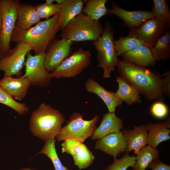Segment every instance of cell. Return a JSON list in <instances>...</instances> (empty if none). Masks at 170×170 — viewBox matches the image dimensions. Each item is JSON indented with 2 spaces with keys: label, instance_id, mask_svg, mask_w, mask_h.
<instances>
[{
  "label": "cell",
  "instance_id": "cell-1",
  "mask_svg": "<svg viewBox=\"0 0 170 170\" xmlns=\"http://www.w3.org/2000/svg\"><path fill=\"white\" fill-rule=\"evenodd\" d=\"M117 67L120 76L134 87L140 95L149 100H164L162 75L122 60L120 61Z\"/></svg>",
  "mask_w": 170,
  "mask_h": 170
},
{
  "label": "cell",
  "instance_id": "cell-2",
  "mask_svg": "<svg viewBox=\"0 0 170 170\" xmlns=\"http://www.w3.org/2000/svg\"><path fill=\"white\" fill-rule=\"evenodd\" d=\"M58 19L59 13L51 18L40 21L26 30L15 26L11 42L26 43L31 48L35 55L44 53L50 42L60 30Z\"/></svg>",
  "mask_w": 170,
  "mask_h": 170
},
{
  "label": "cell",
  "instance_id": "cell-3",
  "mask_svg": "<svg viewBox=\"0 0 170 170\" xmlns=\"http://www.w3.org/2000/svg\"><path fill=\"white\" fill-rule=\"evenodd\" d=\"M65 121L62 113L50 105L42 103L31 114L30 130L34 136L46 141L55 137Z\"/></svg>",
  "mask_w": 170,
  "mask_h": 170
},
{
  "label": "cell",
  "instance_id": "cell-4",
  "mask_svg": "<svg viewBox=\"0 0 170 170\" xmlns=\"http://www.w3.org/2000/svg\"><path fill=\"white\" fill-rule=\"evenodd\" d=\"M114 32L110 23L105 21L101 36L93 41L97 51L98 67L103 71V78H110L111 73L118 66L120 60L115 49Z\"/></svg>",
  "mask_w": 170,
  "mask_h": 170
},
{
  "label": "cell",
  "instance_id": "cell-5",
  "mask_svg": "<svg viewBox=\"0 0 170 170\" xmlns=\"http://www.w3.org/2000/svg\"><path fill=\"white\" fill-rule=\"evenodd\" d=\"M104 28L96 21L82 12L71 21L60 35L72 42L94 41L101 35Z\"/></svg>",
  "mask_w": 170,
  "mask_h": 170
},
{
  "label": "cell",
  "instance_id": "cell-6",
  "mask_svg": "<svg viewBox=\"0 0 170 170\" xmlns=\"http://www.w3.org/2000/svg\"><path fill=\"white\" fill-rule=\"evenodd\" d=\"M80 113L74 112L66 121V125L62 127L55 138L59 141L73 139L82 143L91 136L96 128V123L99 116L95 114L94 118L89 120H84Z\"/></svg>",
  "mask_w": 170,
  "mask_h": 170
},
{
  "label": "cell",
  "instance_id": "cell-7",
  "mask_svg": "<svg viewBox=\"0 0 170 170\" xmlns=\"http://www.w3.org/2000/svg\"><path fill=\"white\" fill-rule=\"evenodd\" d=\"M19 0H0L2 25L0 35V60L11 49L10 43L17 20Z\"/></svg>",
  "mask_w": 170,
  "mask_h": 170
},
{
  "label": "cell",
  "instance_id": "cell-8",
  "mask_svg": "<svg viewBox=\"0 0 170 170\" xmlns=\"http://www.w3.org/2000/svg\"><path fill=\"white\" fill-rule=\"evenodd\" d=\"M170 27V16L153 18L146 20L139 26L130 29L128 35L142 41L152 48L158 39Z\"/></svg>",
  "mask_w": 170,
  "mask_h": 170
},
{
  "label": "cell",
  "instance_id": "cell-9",
  "mask_svg": "<svg viewBox=\"0 0 170 170\" xmlns=\"http://www.w3.org/2000/svg\"><path fill=\"white\" fill-rule=\"evenodd\" d=\"M91 59L90 51L79 48L50 72L51 76L56 78L76 77L89 66Z\"/></svg>",
  "mask_w": 170,
  "mask_h": 170
},
{
  "label": "cell",
  "instance_id": "cell-10",
  "mask_svg": "<svg viewBox=\"0 0 170 170\" xmlns=\"http://www.w3.org/2000/svg\"><path fill=\"white\" fill-rule=\"evenodd\" d=\"M24 65L25 73L23 76L29 80L31 86L45 88L50 84L52 77L50 72L46 69L44 53L33 55L30 52L27 54Z\"/></svg>",
  "mask_w": 170,
  "mask_h": 170
},
{
  "label": "cell",
  "instance_id": "cell-11",
  "mask_svg": "<svg viewBox=\"0 0 170 170\" xmlns=\"http://www.w3.org/2000/svg\"><path fill=\"white\" fill-rule=\"evenodd\" d=\"M16 43L15 46L0 60V71L4 72V76H21L25 57L27 53L32 50L24 42Z\"/></svg>",
  "mask_w": 170,
  "mask_h": 170
},
{
  "label": "cell",
  "instance_id": "cell-12",
  "mask_svg": "<svg viewBox=\"0 0 170 170\" xmlns=\"http://www.w3.org/2000/svg\"><path fill=\"white\" fill-rule=\"evenodd\" d=\"M73 42L65 38L52 39L45 52V66L49 72L58 66L72 53Z\"/></svg>",
  "mask_w": 170,
  "mask_h": 170
},
{
  "label": "cell",
  "instance_id": "cell-13",
  "mask_svg": "<svg viewBox=\"0 0 170 170\" xmlns=\"http://www.w3.org/2000/svg\"><path fill=\"white\" fill-rule=\"evenodd\" d=\"M62 152L71 155L74 164L81 170L89 167L95 158L93 152L87 145L73 139H68L61 144Z\"/></svg>",
  "mask_w": 170,
  "mask_h": 170
},
{
  "label": "cell",
  "instance_id": "cell-14",
  "mask_svg": "<svg viewBox=\"0 0 170 170\" xmlns=\"http://www.w3.org/2000/svg\"><path fill=\"white\" fill-rule=\"evenodd\" d=\"M114 14L121 19L123 24L130 29L137 27L147 20L154 18L151 11L127 10L114 2H112L111 8L107 9V14Z\"/></svg>",
  "mask_w": 170,
  "mask_h": 170
},
{
  "label": "cell",
  "instance_id": "cell-15",
  "mask_svg": "<svg viewBox=\"0 0 170 170\" xmlns=\"http://www.w3.org/2000/svg\"><path fill=\"white\" fill-rule=\"evenodd\" d=\"M127 147L126 140L120 131L97 140L94 148L115 158L125 152Z\"/></svg>",
  "mask_w": 170,
  "mask_h": 170
},
{
  "label": "cell",
  "instance_id": "cell-16",
  "mask_svg": "<svg viewBox=\"0 0 170 170\" xmlns=\"http://www.w3.org/2000/svg\"><path fill=\"white\" fill-rule=\"evenodd\" d=\"M121 57L122 61L146 68L154 65L156 63L152 48L145 44H141Z\"/></svg>",
  "mask_w": 170,
  "mask_h": 170
},
{
  "label": "cell",
  "instance_id": "cell-17",
  "mask_svg": "<svg viewBox=\"0 0 170 170\" xmlns=\"http://www.w3.org/2000/svg\"><path fill=\"white\" fill-rule=\"evenodd\" d=\"M84 87L88 92L97 95L103 101L109 113H115L116 108L122 103L115 92L106 90L92 78H88L85 82Z\"/></svg>",
  "mask_w": 170,
  "mask_h": 170
},
{
  "label": "cell",
  "instance_id": "cell-18",
  "mask_svg": "<svg viewBox=\"0 0 170 170\" xmlns=\"http://www.w3.org/2000/svg\"><path fill=\"white\" fill-rule=\"evenodd\" d=\"M0 85L14 100L21 101L26 96L31 83L23 75L16 78L8 76L0 80Z\"/></svg>",
  "mask_w": 170,
  "mask_h": 170
},
{
  "label": "cell",
  "instance_id": "cell-19",
  "mask_svg": "<svg viewBox=\"0 0 170 170\" xmlns=\"http://www.w3.org/2000/svg\"><path fill=\"white\" fill-rule=\"evenodd\" d=\"M122 132L127 143L125 153L133 150L136 154L147 144L148 133L144 124L135 126L133 129H124Z\"/></svg>",
  "mask_w": 170,
  "mask_h": 170
},
{
  "label": "cell",
  "instance_id": "cell-20",
  "mask_svg": "<svg viewBox=\"0 0 170 170\" xmlns=\"http://www.w3.org/2000/svg\"><path fill=\"white\" fill-rule=\"evenodd\" d=\"M170 117L162 122L148 123L145 125L147 131V144L156 149L161 142L169 140L170 136Z\"/></svg>",
  "mask_w": 170,
  "mask_h": 170
},
{
  "label": "cell",
  "instance_id": "cell-21",
  "mask_svg": "<svg viewBox=\"0 0 170 170\" xmlns=\"http://www.w3.org/2000/svg\"><path fill=\"white\" fill-rule=\"evenodd\" d=\"M123 120L115 113H107L102 116L101 123L91 136L93 140L100 139L110 133L119 132L123 127Z\"/></svg>",
  "mask_w": 170,
  "mask_h": 170
},
{
  "label": "cell",
  "instance_id": "cell-22",
  "mask_svg": "<svg viewBox=\"0 0 170 170\" xmlns=\"http://www.w3.org/2000/svg\"><path fill=\"white\" fill-rule=\"evenodd\" d=\"M86 0H63L60 4L58 23L63 31L69 23L82 12Z\"/></svg>",
  "mask_w": 170,
  "mask_h": 170
},
{
  "label": "cell",
  "instance_id": "cell-23",
  "mask_svg": "<svg viewBox=\"0 0 170 170\" xmlns=\"http://www.w3.org/2000/svg\"><path fill=\"white\" fill-rule=\"evenodd\" d=\"M41 19L35 6L29 4L20 3L17 10L16 27L26 30L38 23Z\"/></svg>",
  "mask_w": 170,
  "mask_h": 170
},
{
  "label": "cell",
  "instance_id": "cell-24",
  "mask_svg": "<svg viewBox=\"0 0 170 170\" xmlns=\"http://www.w3.org/2000/svg\"><path fill=\"white\" fill-rule=\"evenodd\" d=\"M116 79L118 88L115 94L118 98L129 106L141 102L140 94L134 87L121 76H116Z\"/></svg>",
  "mask_w": 170,
  "mask_h": 170
},
{
  "label": "cell",
  "instance_id": "cell-25",
  "mask_svg": "<svg viewBox=\"0 0 170 170\" xmlns=\"http://www.w3.org/2000/svg\"><path fill=\"white\" fill-rule=\"evenodd\" d=\"M136 160L133 170H145L153 160L158 158L159 150L149 145L139 150L136 154Z\"/></svg>",
  "mask_w": 170,
  "mask_h": 170
},
{
  "label": "cell",
  "instance_id": "cell-26",
  "mask_svg": "<svg viewBox=\"0 0 170 170\" xmlns=\"http://www.w3.org/2000/svg\"><path fill=\"white\" fill-rule=\"evenodd\" d=\"M154 57L157 61L165 60L170 57V31H167L152 48Z\"/></svg>",
  "mask_w": 170,
  "mask_h": 170
},
{
  "label": "cell",
  "instance_id": "cell-27",
  "mask_svg": "<svg viewBox=\"0 0 170 170\" xmlns=\"http://www.w3.org/2000/svg\"><path fill=\"white\" fill-rule=\"evenodd\" d=\"M107 1V0H87L82 12L92 19L99 21L101 18L107 14L108 9L105 6Z\"/></svg>",
  "mask_w": 170,
  "mask_h": 170
},
{
  "label": "cell",
  "instance_id": "cell-28",
  "mask_svg": "<svg viewBox=\"0 0 170 170\" xmlns=\"http://www.w3.org/2000/svg\"><path fill=\"white\" fill-rule=\"evenodd\" d=\"M113 43L118 56H121L138 45L143 44H146L138 38L129 35L121 37L118 40H114Z\"/></svg>",
  "mask_w": 170,
  "mask_h": 170
},
{
  "label": "cell",
  "instance_id": "cell-29",
  "mask_svg": "<svg viewBox=\"0 0 170 170\" xmlns=\"http://www.w3.org/2000/svg\"><path fill=\"white\" fill-rule=\"evenodd\" d=\"M55 139H50L45 141V144L39 154H43L49 158L52 161L55 170H70L64 166L61 162L56 152Z\"/></svg>",
  "mask_w": 170,
  "mask_h": 170
},
{
  "label": "cell",
  "instance_id": "cell-30",
  "mask_svg": "<svg viewBox=\"0 0 170 170\" xmlns=\"http://www.w3.org/2000/svg\"><path fill=\"white\" fill-rule=\"evenodd\" d=\"M0 103L10 108L21 115L27 113L29 110V107L26 105L14 100L0 85Z\"/></svg>",
  "mask_w": 170,
  "mask_h": 170
},
{
  "label": "cell",
  "instance_id": "cell-31",
  "mask_svg": "<svg viewBox=\"0 0 170 170\" xmlns=\"http://www.w3.org/2000/svg\"><path fill=\"white\" fill-rule=\"evenodd\" d=\"M114 158L113 163L103 170H127L129 167H134L136 160L135 156H131L128 153H125L120 158L116 157Z\"/></svg>",
  "mask_w": 170,
  "mask_h": 170
},
{
  "label": "cell",
  "instance_id": "cell-32",
  "mask_svg": "<svg viewBox=\"0 0 170 170\" xmlns=\"http://www.w3.org/2000/svg\"><path fill=\"white\" fill-rule=\"evenodd\" d=\"M60 5L57 3L49 4L45 2L36 5L35 7L41 19H48L59 13Z\"/></svg>",
  "mask_w": 170,
  "mask_h": 170
},
{
  "label": "cell",
  "instance_id": "cell-33",
  "mask_svg": "<svg viewBox=\"0 0 170 170\" xmlns=\"http://www.w3.org/2000/svg\"><path fill=\"white\" fill-rule=\"evenodd\" d=\"M152 11L154 18H161L170 16V10L167 2L165 0H153Z\"/></svg>",
  "mask_w": 170,
  "mask_h": 170
},
{
  "label": "cell",
  "instance_id": "cell-34",
  "mask_svg": "<svg viewBox=\"0 0 170 170\" xmlns=\"http://www.w3.org/2000/svg\"><path fill=\"white\" fill-rule=\"evenodd\" d=\"M150 111L152 115L158 119L166 117L168 113V109L162 101H157L151 105Z\"/></svg>",
  "mask_w": 170,
  "mask_h": 170
},
{
  "label": "cell",
  "instance_id": "cell-35",
  "mask_svg": "<svg viewBox=\"0 0 170 170\" xmlns=\"http://www.w3.org/2000/svg\"><path fill=\"white\" fill-rule=\"evenodd\" d=\"M162 76V88L164 95L170 97V71L164 72Z\"/></svg>",
  "mask_w": 170,
  "mask_h": 170
},
{
  "label": "cell",
  "instance_id": "cell-36",
  "mask_svg": "<svg viewBox=\"0 0 170 170\" xmlns=\"http://www.w3.org/2000/svg\"><path fill=\"white\" fill-rule=\"evenodd\" d=\"M147 168L151 170H170V166L162 162L157 158L150 163Z\"/></svg>",
  "mask_w": 170,
  "mask_h": 170
},
{
  "label": "cell",
  "instance_id": "cell-37",
  "mask_svg": "<svg viewBox=\"0 0 170 170\" xmlns=\"http://www.w3.org/2000/svg\"><path fill=\"white\" fill-rule=\"evenodd\" d=\"M2 25V16L0 11V35L1 32Z\"/></svg>",
  "mask_w": 170,
  "mask_h": 170
},
{
  "label": "cell",
  "instance_id": "cell-38",
  "mask_svg": "<svg viewBox=\"0 0 170 170\" xmlns=\"http://www.w3.org/2000/svg\"><path fill=\"white\" fill-rule=\"evenodd\" d=\"M19 170H37L36 169H33L30 168H23L20 169Z\"/></svg>",
  "mask_w": 170,
  "mask_h": 170
},
{
  "label": "cell",
  "instance_id": "cell-39",
  "mask_svg": "<svg viewBox=\"0 0 170 170\" xmlns=\"http://www.w3.org/2000/svg\"><path fill=\"white\" fill-rule=\"evenodd\" d=\"M55 2L54 0H46V3L49 4H51L53 3V2Z\"/></svg>",
  "mask_w": 170,
  "mask_h": 170
},
{
  "label": "cell",
  "instance_id": "cell-40",
  "mask_svg": "<svg viewBox=\"0 0 170 170\" xmlns=\"http://www.w3.org/2000/svg\"><path fill=\"white\" fill-rule=\"evenodd\" d=\"M55 2H56L57 3L60 4L63 1V0H54Z\"/></svg>",
  "mask_w": 170,
  "mask_h": 170
}]
</instances>
